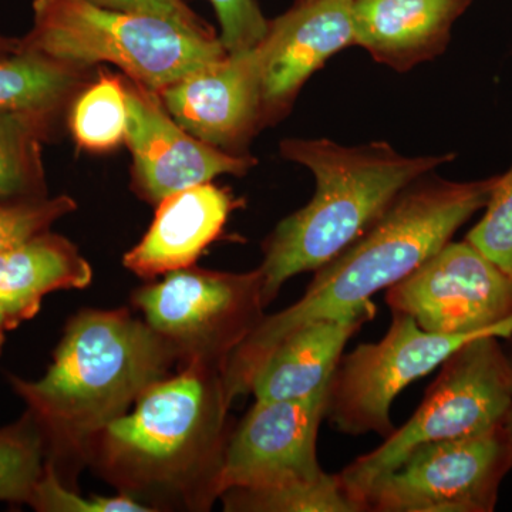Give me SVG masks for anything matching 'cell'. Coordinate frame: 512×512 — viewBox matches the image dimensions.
<instances>
[{
  "label": "cell",
  "mask_w": 512,
  "mask_h": 512,
  "mask_svg": "<svg viewBox=\"0 0 512 512\" xmlns=\"http://www.w3.org/2000/svg\"><path fill=\"white\" fill-rule=\"evenodd\" d=\"M497 180L494 175L458 183L427 174L410 184L362 237L316 269L302 298L284 311L265 315L229 355L224 365L229 399L234 402L249 393L266 356L295 330L375 306V293L412 274L484 210Z\"/></svg>",
  "instance_id": "obj_1"
},
{
  "label": "cell",
  "mask_w": 512,
  "mask_h": 512,
  "mask_svg": "<svg viewBox=\"0 0 512 512\" xmlns=\"http://www.w3.org/2000/svg\"><path fill=\"white\" fill-rule=\"evenodd\" d=\"M224 366L191 360L84 444L82 460L120 493L208 511L220 500L229 427ZM146 504V503H144Z\"/></svg>",
  "instance_id": "obj_2"
},
{
  "label": "cell",
  "mask_w": 512,
  "mask_h": 512,
  "mask_svg": "<svg viewBox=\"0 0 512 512\" xmlns=\"http://www.w3.org/2000/svg\"><path fill=\"white\" fill-rule=\"evenodd\" d=\"M177 363L175 350L127 309H87L67 323L42 379L9 376V382L45 434L49 461L82 460L86 441Z\"/></svg>",
  "instance_id": "obj_3"
},
{
  "label": "cell",
  "mask_w": 512,
  "mask_h": 512,
  "mask_svg": "<svg viewBox=\"0 0 512 512\" xmlns=\"http://www.w3.org/2000/svg\"><path fill=\"white\" fill-rule=\"evenodd\" d=\"M279 150L312 171L316 191L262 245L265 306L293 276L315 272L362 237L410 184L456 158L407 157L386 141L346 147L326 138H286Z\"/></svg>",
  "instance_id": "obj_4"
},
{
  "label": "cell",
  "mask_w": 512,
  "mask_h": 512,
  "mask_svg": "<svg viewBox=\"0 0 512 512\" xmlns=\"http://www.w3.org/2000/svg\"><path fill=\"white\" fill-rule=\"evenodd\" d=\"M19 49L79 66L114 64L156 93L228 56L218 35L92 0H33V26Z\"/></svg>",
  "instance_id": "obj_5"
},
{
  "label": "cell",
  "mask_w": 512,
  "mask_h": 512,
  "mask_svg": "<svg viewBox=\"0 0 512 512\" xmlns=\"http://www.w3.org/2000/svg\"><path fill=\"white\" fill-rule=\"evenodd\" d=\"M498 340L481 336L451 353L409 421L340 471L343 490L360 512L373 483L414 448L503 426L512 407V363Z\"/></svg>",
  "instance_id": "obj_6"
},
{
  "label": "cell",
  "mask_w": 512,
  "mask_h": 512,
  "mask_svg": "<svg viewBox=\"0 0 512 512\" xmlns=\"http://www.w3.org/2000/svg\"><path fill=\"white\" fill-rule=\"evenodd\" d=\"M133 305L175 350L181 366L197 359L224 366L266 308L258 268L231 274L194 266L141 286L133 293Z\"/></svg>",
  "instance_id": "obj_7"
},
{
  "label": "cell",
  "mask_w": 512,
  "mask_h": 512,
  "mask_svg": "<svg viewBox=\"0 0 512 512\" xmlns=\"http://www.w3.org/2000/svg\"><path fill=\"white\" fill-rule=\"evenodd\" d=\"M390 329L376 343L340 357L329 384L326 419L349 436L396 430L390 409L409 384L429 375L470 340L493 333L440 335L426 332L406 313H392ZM498 338V336H497Z\"/></svg>",
  "instance_id": "obj_8"
},
{
  "label": "cell",
  "mask_w": 512,
  "mask_h": 512,
  "mask_svg": "<svg viewBox=\"0 0 512 512\" xmlns=\"http://www.w3.org/2000/svg\"><path fill=\"white\" fill-rule=\"evenodd\" d=\"M512 468L504 424L414 448L367 491L365 512H493Z\"/></svg>",
  "instance_id": "obj_9"
},
{
  "label": "cell",
  "mask_w": 512,
  "mask_h": 512,
  "mask_svg": "<svg viewBox=\"0 0 512 512\" xmlns=\"http://www.w3.org/2000/svg\"><path fill=\"white\" fill-rule=\"evenodd\" d=\"M392 313L426 332L512 338V275L464 239L450 241L386 291Z\"/></svg>",
  "instance_id": "obj_10"
},
{
  "label": "cell",
  "mask_w": 512,
  "mask_h": 512,
  "mask_svg": "<svg viewBox=\"0 0 512 512\" xmlns=\"http://www.w3.org/2000/svg\"><path fill=\"white\" fill-rule=\"evenodd\" d=\"M329 384L299 399L255 402L229 437L220 498L231 490L274 493L312 487L332 476L318 458Z\"/></svg>",
  "instance_id": "obj_11"
},
{
  "label": "cell",
  "mask_w": 512,
  "mask_h": 512,
  "mask_svg": "<svg viewBox=\"0 0 512 512\" xmlns=\"http://www.w3.org/2000/svg\"><path fill=\"white\" fill-rule=\"evenodd\" d=\"M127 101L126 141L133 157V188L138 197L158 205L175 192L212 183L221 175L241 177L258 160L235 156L198 140L165 109L160 96L123 76Z\"/></svg>",
  "instance_id": "obj_12"
},
{
  "label": "cell",
  "mask_w": 512,
  "mask_h": 512,
  "mask_svg": "<svg viewBox=\"0 0 512 512\" xmlns=\"http://www.w3.org/2000/svg\"><path fill=\"white\" fill-rule=\"evenodd\" d=\"M349 46H356L352 0H295L269 20L254 47L264 128L286 119L313 73Z\"/></svg>",
  "instance_id": "obj_13"
},
{
  "label": "cell",
  "mask_w": 512,
  "mask_h": 512,
  "mask_svg": "<svg viewBox=\"0 0 512 512\" xmlns=\"http://www.w3.org/2000/svg\"><path fill=\"white\" fill-rule=\"evenodd\" d=\"M157 94L184 130L225 153L248 156L264 130L254 49L228 53Z\"/></svg>",
  "instance_id": "obj_14"
},
{
  "label": "cell",
  "mask_w": 512,
  "mask_h": 512,
  "mask_svg": "<svg viewBox=\"0 0 512 512\" xmlns=\"http://www.w3.org/2000/svg\"><path fill=\"white\" fill-rule=\"evenodd\" d=\"M473 0H352L355 45L406 73L446 52L451 30Z\"/></svg>",
  "instance_id": "obj_15"
},
{
  "label": "cell",
  "mask_w": 512,
  "mask_h": 512,
  "mask_svg": "<svg viewBox=\"0 0 512 512\" xmlns=\"http://www.w3.org/2000/svg\"><path fill=\"white\" fill-rule=\"evenodd\" d=\"M237 207L231 192L212 183L175 192L157 205L153 224L124 255L123 265L150 281L194 265L220 237Z\"/></svg>",
  "instance_id": "obj_16"
},
{
  "label": "cell",
  "mask_w": 512,
  "mask_h": 512,
  "mask_svg": "<svg viewBox=\"0 0 512 512\" xmlns=\"http://www.w3.org/2000/svg\"><path fill=\"white\" fill-rule=\"evenodd\" d=\"M376 305L343 318L302 326L282 340L256 370L249 393L255 402L299 399L318 392L332 379L350 338L375 318Z\"/></svg>",
  "instance_id": "obj_17"
},
{
  "label": "cell",
  "mask_w": 512,
  "mask_h": 512,
  "mask_svg": "<svg viewBox=\"0 0 512 512\" xmlns=\"http://www.w3.org/2000/svg\"><path fill=\"white\" fill-rule=\"evenodd\" d=\"M92 265L69 239L43 232L0 254V311L9 330L35 318L43 298L87 288Z\"/></svg>",
  "instance_id": "obj_18"
},
{
  "label": "cell",
  "mask_w": 512,
  "mask_h": 512,
  "mask_svg": "<svg viewBox=\"0 0 512 512\" xmlns=\"http://www.w3.org/2000/svg\"><path fill=\"white\" fill-rule=\"evenodd\" d=\"M96 67L18 50L0 57V113L60 117L93 82Z\"/></svg>",
  "instance_id": "obj_19"
},
{
  "label": "cell",
  "mask_w": 512,
  "mask_h": 512,
  "mask_svg": "<svg viewBox=\"0 0 512 512\" xmlns=\"http://www.w3.org/2000/svg\"><path fill=\"white\" fill-rule=\"evenodd\" d=\"M57 117L0 113V202L46 197L42 143Z\"/></svg>",
  "instance_id": "obj_20"
},
{
  "label": "cell",
  "mask_w": 512,
  "mask_h": 512,
  "mask_svg": "<svg viewBox=\"0 0 512 512\" xmlns=\"http://www.w3.org/2000/svg\"><path fill=\"white\" fill-rule=\"evenodd\" d=\"M74 141L83 150L106 153L126 141L127 101L123 76L99 70L69 109Z\"/></svg>",
  "instance_id": "obj_21"
},
{
  "label": "cell",
  "mask_w": 512,
  "mask_h": 512,
  "mask_svg": "<svg viewBox=\"0 0 512 512\" xmlns=\"http://www.w3.org/2000/svg\"><path fill=\"white\" fill-rule=\"evenodd\" d=\"M47 461L45 434L32 413L0 429V501L29 504Z\"/></svg>",
  "instance_id": "obj_22"
},
{
  "label": "cell",
  "mask_w": 512,
  "mask_h": 512,
  "mask_svg": "<svg viewBox=\"0 0 512 512\" xmlns=\"http://www.w3.org/2000/svg\"><path fill=\"white\" fill-rule=\"evenodd\" d=\"M225 511L239 512H360L343 490L338 474L323 483L275 493L231 490L221 495Z\"/></svg>",
  "instance_id": "obj_23"
},
{
  "label": "cell",
  "mask_w": 512,
  "mask_h": 512,
  "mask_svg": "<svg viewBox=\"0 0 512 512\" xmlns=\"http://www.w3.org/2000/svg\"><path fill=\"white\" fill-rule=\"evenodd\" d=\"M484 210L466 239L512 275V165L507 173L498 175Z\"/></svg>",
  "instance_id": "obj_24"
},
{
  "label": "cell",
  "mask_w": 512,
  "mask_h": 512,
  "mask_svg": "<svg viewBox=\"0 0 512 512\" xmlns=\"http://www.w3.org/2000/svg\"><path fill=\"white\" fill-rule=\"evenodd\" d=\"M76 210L69 195L0 202V254L49 231L57 220Z\"/></svg>",
  "instance_id": "obj_25"
},
{
  "label": "cell",
  "mask_w": 512,
  "mask_h": 512,
  "mask_svg": "<svg viewBox=\"0 0 512 512\" xmlns=\"http://www.w3.org/2000/svg\"><path fill=\"white\" fill-rule=\"evenodd\" d=\"M30 507L42 512H154L156 508L141 503L130 495H89L83 497L63 483L52 461H47L45 474L30 498Z\"/></svg>",
  "instance_id": "obj_26"
},
{
  "label": "cell",
  "mask_w": 512,
  "mask_h": 512,
  "mask_svg": "<svg viewBox=\"0 0 512 512\" xmlns=\"http://www.w3.org/2000/svg\"><path fill=\"white\" fill-rule=\"evenodd\" d=\"M221 26L220 39L228 53L254 49L264 39L269 20L256 0H208Z\"/></svg>",
  "instance_id": "obj_27"
},
{
  "label": "cell",
  "mask_w": 512,
  "mask_h": 512,
  "mask_svg": "<svg viewBox=\"0 0 512 512\" xmlns=\"http://www.w3.org/2000/svg\"><path fill=\"white\" fill-rule=\"evenodd\" d=\"M101 8L120 10V12L144 13L174 20L185 28L205 35H217L210 23L205 22L184 2V0H92Z\"/></svg>",
  "instance_id": "obj_28"
},
{
  "label": "cell",
  "mask_w": 512,
  "mask_h": 512,
  "mask_svg": "<svg viewBox=\"0 0 512 512\" xmlns=\"http://www.w3.org/2000/svg\"><path fill=\"white\" fill-rule=\"evenodd\" d=\"M19 50V39L0 35V57L10 56Z\"/></svg>",
  "instance_id": "obj_29"
},
{
  "label": "cell",
  "mask_w": 512,
  "mask_h": 512,
  "mask_svg": "<svg viewBox=\"0 0 512 512\" xmlns=\"http://www.w3.org/2000/svg\"><path fill=\"white\" fill-rule=\"evenodd\" d=\"M8 330V322H6L5 315L0 311V353H2L3 345H5V333Z\"/></svg>",
  "instance_id": "obj_30"
},
{
  "label": "cell",
  "mask_w": 512,
  "mask_h": 512,
  "mask_svg": "<svg viewBox=\"0 0 512 512\" xmlns=\"http://www.w3.org/2000/svg\"><path fill=\"white\" fill-rule=\"evenodd\" d=\"M510 359H511V357H510ZM511 363H512V359H511ZM504 427H505V430H507L508 437H510L511 446H512V407H511L510 413H508L507 419H505V421H504Z\"/></svg>",
  "instance_id": "obj_31"
}]
</instances>
